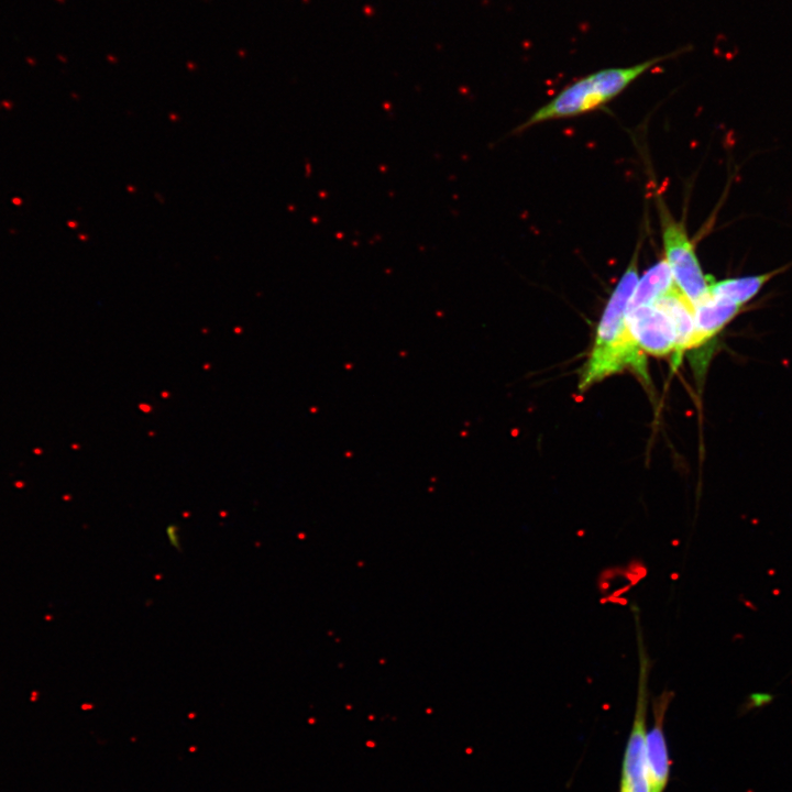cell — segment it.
<instances>
[{"instance_id": "6da1fadb", "label": "cell", "mask_w": 792, "mask_h": 792, "mask_svg": "<svg viewBox=\"0 0 792 792\" xmlns=\"http://www.w3.org/2000/svg\"><path fill=\"white\" fill-rule=\"evenodd\" d=\"M637 283L636 251L605 307L590 358L580 377V391H585L605 377L624 370H631L649 384L645 352L632 339L626 323L627 306Z\"/></svg>"}, {"instance_id": "7a4b0ae2", "label": "cell", "mask_w": 792, "mask_h": 792, "mask_svg": "<svg viewBox=\"0 0 792 792\" xmlns=\"http://www.w3.org/2000/svg\"><path fill=\"white\" fill-rule=\"evenodd\" d=\"M686 50L688 47L684 46L631 66L600 69L582 77L535 111L514 132L519 133L544 121L574 117L594 110L618 96L634 80L658 63L673 58Z\"/></svg>"}, {"instance_id": "3957f363", "label": "cell", "mask_w": 792, "mask_h": 792, "mask_svg": "<svg viewBox=\"0 0 792 792\" xmlns=\"http://www.w3.org/2000/svg\"><path fill=\"white\" fill-rule=\"evenodd\" d=\"M636 637L639 657L638 683L634 718L624 750L619 792H649L645 739L649 707V673L651 660L647 653L639 614L635 608Z\"/></svg>"}, {"instance_id": "277c9868", "label": "cell", "mask_w": 792, "mask_h": 792, "mask_svg": "<svg viewBox=\"0 0 792 792\" xmlns=\"http://www.w3.org/2000/svg\"><path fill=\"white\" fill-rule=\"evenodd\" d=\"M664 260L679 290L694 306L708 293L713 278L704 274L683 221H678L661 198L657 200Z\"/></svg>"}, {"instance_id": "5b68a950", "label": "cell", "mask_w": 792, "mask_h": 792, "mask_svg": "<svg viewBox=\"0 0 792 792\" xmlns=\"http://www.w3.org/2000/svg\"><path fill=\"white\" fill-rule=\"evenodd\" d=\"M674 692L664 689L651 701L652 725L646 732L645 755L649 792H664L671 772V759L664 734V719Z\"/></svg>"}, {"instance_id": "8992f818", "label": "cell", "mask_w": 792, "mask_h": 792, "mask_svg": "<svg viewBox=\"0 0 792 792\" xmlns=\"http://www.w3.org/2000/svg\"><path fill=\"white\" fill-rule=\"evenodd\" d=\"M626 323L637 345L654 356L674 352L676 334L670 317L654 304L626 311Z\"/></svg>"}, {"instance_id": "52a82bcc", "label": "cell", "mask_w": 792, "mask_h": 792, "mask_svg": "<svg viewBox=\"0 0 792 792\" xmlns=\"http://www.w3.org/2000/svg\"><path fill=\"white\" fill-rule=\"evenodd\" d=\"M744 306L707 295L693 306L695 332L690 350L710 343L743 309Z\"/></svg>"}, {"instance_id": "ba28073f", "label": "cell", "mask_w": 792, "mask_h": 792, "mask_svg": "<svg viewBox=\"0 0 792 792\" xmlns=\"http://www.w3.org/2000/svg\"><path fill=\"white\" fill-rule=\"evenodd\" d=\"M661 308L672 320L676 334L674 352L671 355L672 370H676L685 351L691 349L695 332L694 309L689 299L673 288L653 302Z\"/></svg>"}, {"instance_id": "9c48e42d", "label": "cell", "mask_w": 792, "mask_h": 792, "mask_svg": "<svg viewBox=\"0 0 792 792\" xmlns=\"http://www.w3.org/2000/svg\"><path fill=\"white\" fill-rule=\"evenodd\" d=\"M783 270L784 268H780L759 275L732 277L722 280L713 279L708 287V295L745 306L757 296L768 280Z\"/></svg>"}, {"instance_id": "30bf717a", "label": "cell", "mask_w": 792, "mask_h": 792, "mask_svg": "<svg viewBox=\"0 0 792 792\" xmlns=\"http://www.w3.org/2000/svg\"><path fill=\"white\" fill-rule=\"evenodd\" d=\"M672 273L666 260L657 262L641 277L634 289L627 309L651 305L675 288Z\"/></svg>"}, {"instance_id": "8fae6325", "label": "cell", "mask_w": 792, "mask_h": 792, "mask_svg": "<svg viewBox=\"0 0 792 792\" xmlns=\"http://www.w3.org/2000/svg\"><path fill=\"white\" fill-rule=\"evenodd\" d=\"M773 700L774 696L770 693H751L747 696L746 701L741 705L740 714L765 707L766 705H769Z\"/></svg>"}, {"instance_id": "7c38bea8", "label": "cell", "mask_w": 792, "mask_h": 792, "mask_svg": "<svg viewBox=\"0 0 792 792\" xmlns=\"http://www.w3.org/2000/svg\"><path fill=\"white\" fill-rule=\"evenodd\" d=\"M177 530H178V529H177L176 526H169V527L167 528V530H166L167 536L169 537V541H170V543H172L174 547H178V546H179Z\"/></svg>"}]
</instances>
